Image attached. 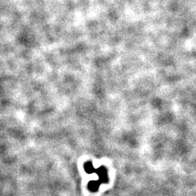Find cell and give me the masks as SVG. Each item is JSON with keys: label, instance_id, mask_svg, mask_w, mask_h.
Instances as JSON below:
<instances>
[{"label": "cell", "instance_id": "cell-1", "mask_svg": "<svg viewBox=\"0 0 196 196\" xmlns=\"http://www.w3.org/2000/svg\"><path fill=\"white\" fill-rule=\"evenodd\" d=\"M95 173L98 176V181L99 183H107L108 182V177H107V171L106 168L104 166H100L95 169Z\"/></svg>", "mask_w": 196, "mask_h": 196}, {"label": "cell", "instance_id": "cell-2", "mask_svg": "<svg viewBox=\"0 0 196 196\" xmlns=\"http://www.w3.org/2000/svg\"><path fill=\"white\" fill-rule=\"evenodd\" d=\"M99 182L98 180H92L88 183V189L91 192H97L99 187Z\"/></svg>", "mask_w": 196, "mask_h": 196}, {"label": "cell", "instance_id": "cell-3", "mask_svg": "<svg viewBox=\"0 0 196 196\" xmlns=\"http://www.w3.org/2000/svg\"><path fill=\"white\" fill-rule=\"evenodd\" d=\"M84 170L85 172L87 174H92L95 172V169L93 166V164L91 161H87L86 164H84Z\"/></svg>", "mask_w": 196, "mask_h": 196}]
</instances>
